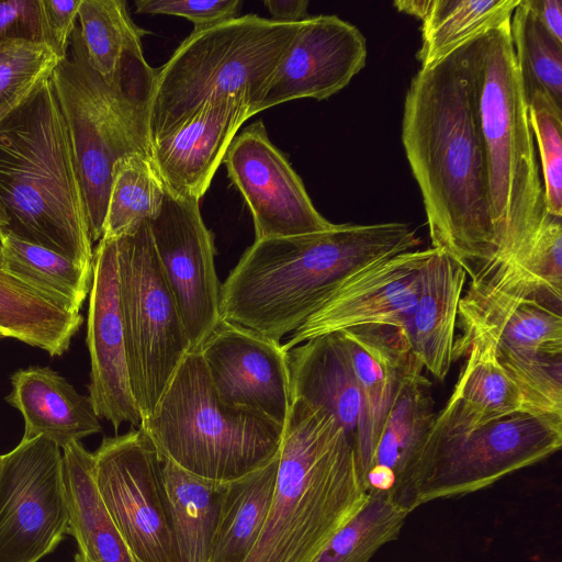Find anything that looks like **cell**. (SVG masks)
<instances>
[{
	"instance_id": "obj_1",
	"label": "cell",
	"mask_w": 562,
	"mask_h": 562,
	"mask_svg": "<svg viewBox=\"0 0 562 562\" xmlns=\"http://www.w3.org/2000/svg\"><path fill=\"white\" fill-rule=\"evenodd\" d=\"M471 38L412 78L402 143L423 196L431 248L449 256L473 281L494 261L496 246L474 103Z\"/></svg>"
},
{
	"instance_id": "obj_2",
	"label": "cell",
	"mask_w": 562,
	"mask_h": 562,
	"mask_svg": "<svg viewBox=\"0 0 562 562\" xmlns=\"http://www.w3.org/2000/svg\"><path fill=\"white\" fill-rule=\"evenodd\" d=\"M419 244L400 222L255 240L221 284L220 317L280 342L348 277Z\"/></svg>"
},
{
	"instance_id": "obj_3",
	"label": "cell",
	"mask_w": 562,
	"mask_h": 562,
	"mask_svg": "<svg viewBox=\"0 0 562 562\" xmlns=\"http://www.w3.org/2000/svg\"><path fill=\"white\" fill-rule=\"evenodd\" d=\"M368 498L346 430L326 411L290 401L272 502L243 562H313Z\"/></svg>"
},
{
	"instance_id": "obj_4",
	"label": "cell",
	"mask_w": 562,
	"mask_h": 562,
	"mask_svg": "<svg viewBox=\"0 0 562 562\" xmlns=\"http://www.w3.org/2000/svg\"><path fill=\"white\" fill-rule=\"evenodd\" d=\"M0 228L92 268L83 188L50 77L0 123Z\"/></svg>"
},
{
	"instance_id": "obj_5",
	"label": "cell",
	"mask_w": 562,
	"mask_h": 562,
	"mask_svg": "<svg viewBox=\"0 0 562 562\" xmlns=\"http://www.w3.org/2000/svg\"><path fill=\"white\" fill-rule=\"evenodd\" d=\"M510 18L470 42L476 121L496 246L494 261L470 282L520 260L549 215L528 102L514 55Z\"/></svg>"
},
{
	"instance_id": "obj_6",
	"label": "cell",
	"mask_w": 562,
	"mask_h": 562,
	"mask_svg": "<svg viewBox=\"0 0 562 562\" xmlns=\"http://www.w3.org/2000/svg\"><path fill=\"white\" fill-rule=\"evenodd\" d=\"M50 80L71 138L91 240L99 241L115 162L133 154L151 159L156 69L147 64L143 47L135 48L124 56L114 81L106 82L90 65L76 24Z\"/></svg>"
},
{
	"instance_id": "obj_7",
	"label": "cell",
	"mask_w": 562,
	"mask_h": 562,
	"mask_svg": "<svg viewBox=\"0 0 562 562\" xmlns=\"http://www.w3.org/2000/svg\"><path fill=\"white\" fill-rule=\"evenodd\" d=\"M139 428L161 460L200 479L225 484L276 458L284 425L222 402L201 352L194 349L183 358Z\"/></svg>"
},
{
	"instance_id": "obj_8",
	"label": "cell",
	"mask_w": 562,
	"mask_h": 562,
	"mask_svg": "<svg viewBox=\"0 0 562 562\" xmlns=\"http://www.w3.org/2000/svg\"><path fill=\"white\" fill-rule=\"evenodd\" d=\"M301 23L245 14L193 30L156 70L149 112L151 146L210 100H241L254 116Z\"/></svg>"
},
{
	"instance_id": "obj_9",
	"label": "cell",
	"mask_w": 562,
	"mask_h": 562,
	"mask_svg": "<svg viewBox=\"0 0 562 562\" xmlns=\"http://www.w3.org/2000/svg\"><path fill=\"white\" fill-rule=\"evenodd\" d=\"M562 417L517 413L467 428L449 403L435 415L397 504L408 513L484 490L561 449Z\"/></svg>"
},
{
	"instance_id": "obj_10",
	"label": "cell",
	"mask_w": 562,
	"mask_h": 562,
	"mask_svg": "<svg viewBox=\"0 0 562 562\" xmlns=\"http://www.w3.org/2000/svg\"><path fill=\"white\" fill-rule=\"evenodd\" d=\"M115 239L130 383L143 419L155 409L191 347L148 221Z\"/></svg>"
},
{
	"instance_id": "obj_11",
	"label": "cell",
	"mask_w": 562,
	"mask_h": 562,
	"mask_svg": "<svg viewBox=\"0 0 562 562\" xmlns=\"http://www.w3.org/2000/svg\"><path fill=\"white\" fill-rule=\"evenodd\" d=\"M93 479L134 559L180 562L162 460L140 428L103 438L93 453Z\"/></svg>"
},
{
	"instance_id": "obj_12",
	"label": "cell",
	"mask_w": 562,
	"mask_h": 562,
	"mask_svg": "<svg viewBox=\"0 0 562 562\" xmlns=\"http://www.w3.org/2000/svg\"><path fill=\"white\" fill-rule=\"evenodd\" d=\"M61 449L45 437L0 460V562H37L68 535Z\"/></svg>"
},
{
	"instance_id": "obj_13",
	"label": "cell",
	"mask_w": 562,
	"mask_h": 562,
	"mask_svg": "<svg viewBox=\"0 0 562 562\" xmlns=\"http://www.w3.org/2000/svg\"><path fill=\"white\" fill-rule=\"evenodd\" d=\"M223 162L251 213L255 240L314 234L335 225L316 210L262 120L233 138Z\"/></svg>"
},
{
	"instance_id": "obj_14",
	"label": "cell",
	"mask_w": 562,
	"mask_h": 562,
	"mask_svg": "<svg viewBox=\"0 0 562 562\" xmlns=\"http://www.w3.org/2000/svg\"><path fill=\"white\" fill-rule=\"evenodd\" d=\"M148 224L191 350L198 349L221 319L213 234L202 220L199 200L166 189L160 211Z\"/></svg>"
},
{
	"instance_id": "obj_15",
	"label": "cell",
	"mask_w": 562,
	"mask_h": 562,
	"mask_svg": "<svg viewBox=\"0 0 562 562\" xmlns=\"http://www.w3.org/2000/svg\"><path fill=\"white\" fill-rule=\"evenodd\" d=\"M434 248L375 261L344 280L282 345L285 351L327 334L363 325L403 328L415 305L419 271Z\"/></svg>"
},
{
	"instance_id": "obj_16",
	"label": "cell",
	"mask_w": 562,
	"mask_h": 562,
	"mask_svg": "<svg viewBox=\"0 0 562 562\" xmlns=\"http://www.w3.org/2000/svg\"><path fill=\"white\" fill-rule=\"evenodd\" d=\"M198 350L222 402L284 425L290 382L288 351L280 342L220 319Z\"/></svg>"
},
{
	"instance_id": "obj_17",
	"label": "cell",
	"mask_w": 562,
	"mask_h": 562,
	"mask_svg": "<svg viewBox=\"0 0 562 562\" xmlns=\"http://www.w3.org/2000/svg\"><path fill=\"white\" fill-rule=\"evenodd\" d=\"M87 346L90 355L89 398L99 418L117 431L123 423L139 426L127 368L119 299L117 244L101 238L93 249Z\"/></svg>"
},
{
	"instance_id": "obj_18",
	"label": "cell",
	"mask_w": 562,
	"mask_h": 562,
	"mask_svg": "<svg viewBox=\"0 0 562 562\" xmlns=\"http://www.w3.org/2000/svg\"><path fill=\"white\" fill-rule=\"evenodd\" d=\"M367 55L366 38L351 23L337 15L306 18L255 114L291 100L328 99L363 69Z\"/></svg>"
},
{
	"instance_id": "obj_19",
	"label": "cell",
	"mask_w": 562,
	"mask_h": 562,
	"mask_svg": "<svg viewBox=\"0 0 562 562\" xmlns=\"http://www.w3.org/2000/svg\"><path fill=\"white\" fill-rule=\"evenodd\" d=\"M290 401L329 413L357 451L362 477L373 449L369 413L348 352L337 333L308 339L288 351Z\"/></svg>"
},
{
	"instance_id": "obj_20",
	"label": "cell",
	"mask_w": 562,
	"mask_h": 562,
	"mask_svg": "<svg viewBox=\"0 0 562 562\" xmlns=\"http://www.w3.org/2000/svg\"><path fill=\"white\" fill-rule=\"evenodd\" d=\"M251 117L237 99L210 100L151 146V162L166 190L201 200L241 124Z\"/></svg>"
},
{
	"instance_id": "obj_21",
	"label": "cell",
	"mask_w": 562,
	"mask_h": 562,
	"mask_svg": "<svg viewBox=\"0 0 562 562\" xmlns=\"http://www.w3.org/2000/svg\"><path fill=\"white\" fill-rule=\"evenodd\" d=\"M465 282V271L434 248L419 271L415 305L402 328L413 353L439 381L453 362L458 307Z\"/></svg>"
},
{
	"instance_id": "obj_22",
	"label": "cell",
	"mask_w": 562,
	"mask_h": 562,
	"mask_svg": "<svg viewBox=\"0 0 562 562\" xmlns=\"http://www.w3.org/2000/svg\"><path fill=\"white\" fill-rule=\"evenodd\" d=\"M10 381L12 390L5 401L23 416L22 440L45 437L63 449L101 431L89 396L79 394L50 368L19 369Z\"/></svg>"
},
{
	"instance_id": "obj_23",
	"label": "cell",
	"mask_w": 562,
	"mask_h": 562,
	"mask_svg": "<svg viewBox=\"0 0 562 562\" xmlns=\"http://www.w3.org/2000/svg\"><path fill=\"white\" fill-rule=\"evenodd\" d=\"M423 370L418 362L404 378L363 476L368 493H386L396 503L436 415Z\"/></svg>"
},
{
	"instance_id": "obj_24",
	"label": "cell",
	"mask_w": 562,
	"mask_h": 562,
	"mask_svg": "<svg viewBox=\"0 0 562 562\" xmlns=\"http://www.w3.org/2000/svg\"><path fill=\"white\" fill-rule=\"evenodd\" d=\"M337 335L348 352L367 404L374 452L404 378L420 361L401 327L363 325Z\"/></svg>"
},
{
	"instance_id": "obj_25",
	"label": "cell",
	"mask_w": 562,
	"mask_h": 562,
	"mask_svg": "<svg viewBox=\"0 0 562 562\" xmlns=\"http://www.w3.org/2000/svg\"><path fill=\"white\" fill-rule=\"evenodd\" d=\"M61 450L68 535L77 543L74 562H135L97 490L93 453L80 441Z\"/></svg>"
},
{
	"instance_id": "obj_26",
	"label": "cell",
	"mask_w": 562,
	"mask_h": 562,
	"mask_svg": "<svg viewBox=\"0 0 562 562\" xmlns=\"http://www.w3.org/2000/svg\"><path fill=\"white\" fill-rule=\"evenodd\" d=\"M80 312L0 269V335L61 356L82 324Z\"/></svg>"
},
{
	"instance_id": "obj_27",
	"label": "cell",
	"mask_w": 562,
	"mask_h": 562,
	"mask_svg": "<svg viewBox=\"0 0 562 562\" xmlns=\"http://www.w3.org/2000/svg\"><path fill=\"white\" fill-rule=\"evenodd\" d=\"M278 467L279 453L266 465L224 484L209 562L246 559L266 521Z\"/></svg>"
},
{
	"instance_id": "obj_28",
	"label": "cell",
	"mask_w": 562,
	"mask_h": 562,
	"mask_svg": "<svg viewBox=\"0 0 562 562\" xmlns=\"http://www.w3.org/2000/svg\"><path fill=\"white\" fill-rule=\"evenodd\" d=\"M467 428L524 413L521 394L495 358L494 345L474 341L447 401Z\"/></svg>"
},
{
	"instance_id": "obj_29",
	"label": "cell",
	"mask_w": 562,
	"mask_h": 562,
	"mask_svg": "<svg viewBox=\"0 0 562 562\" xmlns=\"http://www.w3.org/2000/svg\"><path fill=\"white\" fill-rule=\"evenodd\" d=\"M162 474L180 562H209L224 484L162 460Z\"/></svg>"
},
{
	"instance_id": "obj_30",
	"label": "cell",
	"mask_w": 562,
	"mask_h": 562,
	"mask_svg": "<svg viewBox=\"0 0 562 562\" xmlns=\"http://www.w3.org/2000/svg\"><path fill=\"white\" fill-rule=\"evenodd\" d=\"M520 0H431L423 20L422 67L448 55L459 45L512 16Z\"/></svg>"
},
{
	"instance_id": "obj_31",
	"label": "cell",
	"mask_w": 562,
	"mask_h": 562,
	"mask_svg": "<svg viewBox=\"0 0 562 562\" xmlns=\"http://www.w3.org/2000/svg\"><path fill=\"white\" fill-rule=\"evenodd\" d=\"M3 233L1 269L80 312L90 293L92 268H85L41 245Z\"/></svg>"
},
{
	"instance_id": "obj_32",
	"label": "cell",
	"mask_w": 562,
	"mask_h": 562,
	"mask_svg": "<svg viewBox=\"0 0 562 562\" xmlns=\"http://www.w3.org/2000/svg\"><path fill=\"white\" fill-rule=\"evenodd\" d=\"M165 187L151 159L140 154L117 160L112 170L101 238H120L160 211Z\"/></svg>"
},
{
	"instance_id": "obj_33",
	"label": "cell",
	"mask_w": 562,
	"mask_h": 562,
	"mask_svg": "<svg viewBox=\"0 0 562 562\" xmlns=\"http://www.w3.org/2000/svg\"><path fill=\"white\" fill-rule=\"evenodd\" d=\"M77 21L90 65L109 83L124 56L143 47L142 37L148 33L133 22L123 0H81Z\"/></svg>"
},
{
	"instance_id": "obj_34",
	"label": "cell",
	"mask_w": 562,
	"mask_h": 562,
	"mask_svg": "<svg viewBox=\"0 0 562 562\" xmlns=\"http://www.w3.org/2000/svg\"><path fill=\"white\" fill-rule=\"evenodd\" d=\"M408 512L386 493H369L361 510L325 546L313 562H369L396 540Z\"/></svg>"
},
{
	"instance_id": "obj_35",
	"label": "cell",
	"mask_w": 562,
	"mask_h": 562,
	"mask_svg": "<svg viewBox=\"0 0 562 562\" xmlns=\"http://www.w3.org/2000/svg\"><path fill=\"white\" fill-rule=\"evenodd\" d=\"M510 37L526 97L541 90L562 106V44L539 23L526 0L512 14Z\"/></svg>"
},
{
	"instance_id": "obj_36",
	"label": "cell",
	"mask_w": 562,
	"mask_h": 562,
	"mask_svg": "<svg viewBox=\"0 0 562 562\" xmlns=\"http://www.w3.org/2000/svg\"><path fill=\"white\" fill-rule=\"evenodd\" d=\"M494 351L498 364L521 394L524 413L562 417V353L496 345Z\"/></svg>"
},
{
	"instance_id": "obj_37",
	"label": "cell",
	"mask_w": 562,
	"mask_h": 562,
	"mask_svg": "<svg viewBox=\"0 0 562 562\" xmlns=\"http://www.w3.org/2000/svg\"><path fill=\"white\" fill-rule=\"evenodd\" d=\"M60 58L43 42L10 38L0 45V110L24 101Z\"/></svg>"
},
{
	"instance_id": "obj_38",
	"label": "cell",
	"mask_w": 562,
	"mask_h": 562,
	"mask_svg": "<svg viewBox=\"0 0 562 562\" xmlns=\"http://www.w3.org/2000/svg\"><path fill=\"white\" fill-rule=\"evenodd\" d=\"M526 98L541 160L546 209L548 214L562 217V106L541 90Z\"/></svg>"
},
{
	"instance_id": "obj_39",
	"label": "cell",
	"mask_w": 562,
	"mask_h": 562,
	"mask_svg": "<svg viewBox=\"0 0 562 562\" xmlns=\"http://www.w3.org/2000/svg\"><path fill=\"white\" fill-rule=\"evenodd\" d=\"M480 340L513 350L562 353L561 310L527 301L509 315L491 338Z\"/></svg>"
},
{
	"instance_id": "obj_40",
	"label": "cell",
	"mask_w": 562,
	"mask_h": 562,
	"mask_svg": "<svg viewBox=\"0 0 562 562\" xmlns=\"http://www.w3.org/2000/svg\"><path fill=\"white\" fill-rule=\"evenodd\" d=\"M240 0H137L135 10L140 14H167L184 18L194 30L209 27L239 16Z\"/></svg>"
},
{
	"instance_id": "obj_41",
	"label": "cell",
	"mask_w": 562,
	"mask_h": 562,
	"mask_svg": "<svg viewBox=\"0 0 562 562\" xmlns=\"http://www.w3.org/2000/svg\"><path fill=\"white\" fill-rule=\"evenodd\" d=\"M81 0H38L41 42L60 60L66 56L76 27Z\"/></svg>"
},
{
	"instance_id": "obj_42",
	"label": "cell",
	"mask_w": 562,
	"mask_h": 562,
	"mask_svg": "<svg viewBox=\"0 0 562 562\" xmlns=\"http://www.w3.org/2000/svg\"><path fill=\"white\" fill-rule=\"evenodd\" d=\"M10 38L41 42L38 0H0V45Z\"/></svg>"
},
{
	"instance_id": "obj_43",
	"label": "cell",
	"mask_w": 562,
	"mask_h": 562,
	"mask_svg": "<svg viewBox=\"0 0 562 562\" xmlns=\"http://www.w3.org/2000/svg\"><path fill=\"white\" fill-rule=\"evenodd\" d=\"M530 10L544 30L562 44V1L526 0Z\"/></svg>"
},
{
	"instance_id": "obj_44",
	"label": "cell",
	"mask_w": 562,
	"mask_h": 562,
	"mask_svg": "<svg viewBox=\"0 0 562 562\" xmlns=\"http://www.w3.org/2000/svg\"><path fill=\"white\" fill-rule=\"evenodd\" d=\"M263 4L277 22L296 23L308 18L306 0H265Z\"/></svg>"
},
{
	"instance_id": "obj_45",
	"label": "cell",
	"mask_w": 562,
	"mask_h": 562,
	"mask_svg": "<svg viewBox=\"0 0 562 562\" xmlns=\"http://www.w3.org/2000/svg\"><path fill=\"white\" fill-rule=\"evenodd\" d=\"M393 4L398 11L424 20L430 8L431 0H398L394 1Z\"/></svg>"
},
{
	"instance_id": "obj_46",
	"label": "cell",
	"mask_w": 562,
	"mask_h": 562,
	"mask_svg": "<svg viewBox=\"0 0 562 562\" xmlns=\"http://www.w3.org/2000/svg\"><path fill=\"white\" fill-rule=\"evenodd\" d=\"M22 102H23V101H22ZM20 103H21V102H20ZM20 103H18V104H13V105H10V106H8V108H5V109L0 110V123H1V121H2V120H3V119H4V117H5V116H7V115H8V114H9V113H10V112H11V111L16 106V105H19ZM0 229H1V228H0Z\"/></svg>"
},
{
	"instance_id": "obj_47",
	"label": "cell",
	"mask_w": 562,
	"mask_h": 562,
	"mask_svg": "<svg viewBox=\"0 0 562 562\" xmlns=\"http://www.w3.org/2000/svg\"><path fill=\"white\" fill-rule=\"evenodd\" d=\"M2 247H3V233L0 229V269L2 265Z\"/></svg>"
},
{
	"instance_id": "obj_48",
	"label": "cell",
	"mask_w": 562,
	"mask_h": 562,
	"mask_svg": "<svg viewBox=\"0 0 562 562\" xmlns=\"http://www.w3.org/2000/svg\"><path fill=\"white\" fill-rule=\"evenodd\" d=\"M135 562H140V561H138V560H136V559H135Z\"/></svg>"
},
{
	"instance_id": "obj_49",
	"label": "cell",
	"mask_w": 562,
	"mask_h": 562,
	"mask_svg": "<svg viewBox=\"0 0 562 562\" xmlns=\"http://www.w3.org/2000/svg\"><path fill=\"white\" fill-rule=\"evenodd\" d=\"M1 337H2V336L0 335V338H1Z\"/></svg>"
},
{
	"instance_id": "obj_50",
	"label": "cell",
	"mask_w": 562,
	"mask_h": 562,
	"mask_svg": "<svg viewBox=\"0 0 562 562\" xmlns=\"http://www.w3.org/2000/svg\"><path fill=\"white\" fill-rule=\"evenodd\" d=\"M0 460H1V456H0Z\"/></svg>"
}]
</instances>
